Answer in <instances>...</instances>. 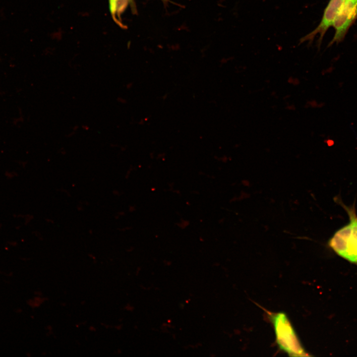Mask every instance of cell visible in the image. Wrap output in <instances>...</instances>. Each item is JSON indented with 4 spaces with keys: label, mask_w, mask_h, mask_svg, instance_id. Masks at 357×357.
Wrapping results in <instances>:
<instances>
[{
    "label": "cell",
    "mask_w": 357,
    "mask_h": 357,
    "mask_svg": "<svg viewBox=\"0 0 357 357\" xmlns=\"http://www.w3.org/2000/svg\"><path fill=\"white\" fill-rule=\"evenodd\" d=\"M345 208L350 223L334 234L329 241V245L341 257L357 263V216L354 207L345 206Z\"/></svg>",
    "instance_id": "cell-1"
},
{
    "label": "cell",
    "mask_w": 357,
    "mask_h": 357,
    "mask_svg": "<svg viewBox=\"0 0 357 357\" xmlns=\"http://www.w3.org/2000/svg\"><path fill=\"white\" fill-rule=\"evenodd\" d=\"M357 17V0H344L335 18L333 26L335 34L329 46L338 43L344 38Z\"/></svg>",
    "instance_id": "cell-3"
},
{
    "label": "cell",
    "mask_w": 357,
    "mask_h": 357,
    "mask_svg": "<svg viewBox=\"0 0 357 357\" xmlns=\"http://www.w3.org/2000/svg\"><path fill=\"white\" fill-rule=\"evenodd\" d=\"M280 350L291 356H308L286 314L282 312L268 313Z\"/></svg>",
    "instance_id": "cell-2"
},
{
    "label": "cell",
    "mask_w": 357,
    "mask_h": 357,
    "mask_svg": "<svg viewBox=\"0 0 357 357\" xmlns=\"http://www.w3.org/2000/svg\"><path fill=\"white\" fill-rule=\"evenodd\" d=\"M344 0H330L318 26L312 31L305 35L299 40V44L304 42L311 43L317 34L319 35L318 44L321 43L323 37L328 29L333 26L336 16Z\"/></svg>",
    "instance_id": "cell-4"
},
{
    "label": "cell",
    "mask_w": 357,
    "mask_h": 357,
    "mask_svg": "<svg viewBox=\"0 0 357 357\" xmlns=\"http://www.w3.org/2000/svg\"><path fill=\"white\" fill-rule=\"evenodd\" d=\"M129 0H110V9L113 13L121 12L126 8Z\"/></svg>",
    "instance_id": "cell-5"
}]
</instances>
